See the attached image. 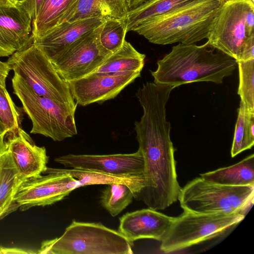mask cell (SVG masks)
Wrapping results in <instances>:
<instances>
[{
  "instance_id": "cell-1",
  "label": "cell",
  "mask_w": 254,
  "mask_h": 254,
  "mask_svg": "<svg viewBox=\"0 0 254 254\" xmlns=\"http://www.w3.org/2000/svg\"><path fill=\"white\" fill-rule=\"evenodd\" d=\"M134 125L144 167V186L134 198L149 208L164 210L178 200L181 189L177 180L170 123L165 115L152 113L142 117Z\"/></svg>"
},
{
  "instance_id": "cell-2",
  "label": "cell",
  "mask_w": 254,
  "mask_h": 254,
  "mask_svg": "<svg viewBox=\"0 0 254 254\" xmlns=\"http://www.w3.org/2000/svg\"><path fill=\"white\" fill-rule=\"evenodd\" d=\"M210 48L207 42L200 46L179 43L173 46L157 61L156 70L150 71L153 82L174 88L196 82L222 83L225 77L233 74L237 62Z\"/></svg>"
},
{
  "instance_id": "cell-3",
  "label": "cell",
  "mask_w": 254,
  "mask_h": 254,
  "mask_svg": "<svg viewBox=\"0 0 254 254\" xmlns=\"http://www.w3.org/2000/svg\"><path fill=\"white\" fill-rule=\"evenodd\" d=\"M224 1L193 0L132 31L155 44H195L207 39L213 20Z\"/></svg>"
},
{
  "instance_id": "cell-4",
  "label": "cell",
  "mask_w": 254,
  "mask_h": 254,
  "mask_svg": "<svg viewBox=\"0 0 254 254\" xmlns=\"http://www.w3.org/2000/svg\"><path fill=\"white\" fill-rule=\"evenodd\" d=\"M208 45L238 61L254 59V1L225 0L214 18Z\"/></svg>"
},
{
  "instance_id": "cell-5",
  "label": "cell",
  "mask_w": 254,
  "mask_h": 254,
  "mask_svg": "<svg viewBox=\"0 0 254 254\" xmlns=\"http://www.w3.org/2000/svg\"><path fill=\"white\" fill-rule=\"evenodd\" d=\"M130 243L119 231L101 223L73 220L58 238L43 241L41 254H130Z\"/></svg>"
},
{
  "instance_id": "cell-6",
  "label": "cell",
  "mask_w": 254,
  "mask_h": 254,
  "mask_svg": "<svg viewBox=\"0 0 254 254\" xmlns=\"http://www.w3.org/2000/svg\"><path fill=\"white\" fill-rule=\"evenodd\" d=\"M254 186H228L200 177L183 188L178 200L184 211L198 214L246 215L253 204Z\"/></svg>"
},
{
  "instance_id": "cell-7",
  "label": "cell",
  "mask_w": 254,
  "mask_h": 254,
  "mask_svg": "<svg viewBox=\"0 0 254 254\" xmlns=\"http://www.w3.org/2000/svg\"><path fill=\"white\" fill-rule=\"evenodd\" d=\"M13 93L32 121L30 133L61 141L77 133L75 122L77 106L38 95L17 75L12 78Z\"/></svg>"
},
{
  "instance_id": "cell-8",
  "label": "cell",
  "mask_w": 254,
  "mask_h": 254,
  "mask_svg": "<svg viewBox=\"0 0 254 254\" xmlns=\"http://www.w3.org/2000/svg\"><path fill=\"white\" fill-rule=\"evenodd\" d=\"M10 70L36 94L77 106L68 84L58 74L45 55L33 44L15 52L6 61Z\"/></svg>"
},
{
  "instance_id": "cell-9",
  "label": "cell",
  "mask_w": 254,
  "mask_h": 254,
  "mask_svg": "<svg viewBox=\"0 0 254 254\" xmlns=\"http://www.w3.org/2000/svg\"><path fill=\"white\" fill-rule=\"evenodd\" d=\"M245 215L198 214L184 211L174 217L161 240L165 253L178 251L222 234L242 221Z\"/></svg>"
},
{
  "instance_id": "cell-10",
  "label": "cell",
  "mask_w": 254,
  "mask_h": 254,
  "mask_svg": "<svg viewBox=\"0 0 254 254\" xmlns=\"http://www.w3.org/2000/svg\"><path fill=\"white\" fill-rule=\"evenodd\" d=\"M24 180L18 186L14 200L21 211L34 206L54 204L67 196L75 189L81 187L71 175L51 171Z\"/></svg>"
},
{
  "instance_id": "cell-11",
  "label": "cell",
  "mask_w": 254,
  "mask_h": 254,
  "mask_svg": "<svg viewBox=\"0 0 254 254\" xmlns=\"http://www.w3.org/2000/svg\"><path fill=\"white\" fill-rule=\"evenodd\" d=\"M101 26L79 38L52 62L64 81L68 83L92 73L111 55L100 45Z\"/></svg>"
},
{
  "instance_id": "cell-12",
  "label": "cell",
  "mask_w": 254,
  "mask_h": 254,
  "mask_svg": "<svg viewBox=\"0 0 254 254\" xmlns=\"http://www.w3.org/2000/svg\"><path fill=\"white\" fill-rule=\"evenodd\" d=\"M141 72H92L68 82L72 97L82 106L115 98L125 87L140 77Z\"/></svg>"
},
{
  "instance_id": "cell-13",
  "label": "cell",
  "mask_w": 254,
  "mask_h": 254,
  "mask_svg": "<svg viewBox=\"0 0 254 254\" xmlns=\"http://www.w3.org/2000/svg\"><path fill=\"white\" fill-rule=\"evenodd\" d=\"M55 161L66 168H79L119 176H140L144 163L141 152L108 155H64Z\"/></svg>"
},
{
  "instance_id": "cell-14",
  "label": "cell",
  "mask_w": 254,
  "mask_h": 254,
  "mask_svg": "<svg viewBox=\"0 0 254 254\" xmlns=\"http://www.w3.org/2000/svg\"><path fill=\"white\" fill-rule=\"evenodd\" d=\"M33 41L32 21L23 8L0 0V57H9Z\"/></svg>"
},
{
  "instance_id": "cell-15",
  "label": "cell",
  "mask_w": 254,
  "mask_h": 254,
  "mask_svg": "<svg viewBox=\"0 0 254 254\" xmlns=\"http://www.w3.org/2000/svg\"><path fill=\"white\" fill-rule=\"evenodd\" d=\"M4 141L23 181L41 175L47 169L49 156L45 147L37 146L22 128L8 132Z\"/></svg>"
},
{
  "instance_id": "cell-16",
  "label": "cell",
  "mask_w": 254,
  "mask_h": 254,
  "mask_svg": "<svg viewBox=\"0 0 254 254\" xmlns=\"http://www.w3.org/2000/svg\"><path fill=\"white\" fill-rule=\"evenodd\" d=\"M174 218L149 207L137 210L119 219L118 231L132 244L143 239L161 242Z\"/></svg>"
},
{
  "instance_id": "cell-17",
  "label": "cell",
  "mask_w": 254,
  "mask_h": 254,
  "mask_svg": "<svg viewBox=\"0 0 254 254\" xmlns=\"http://www.w3.org/2000/svg\"><path fill=\"white\" fill-rule=\"evenodd\" d=\"M105 20L91 18L72 22L64 21L34 39L37 47L53 62L79 38L101 25Z\"/></svg>"
},
{
  "instance_id": "cell-18",
  "label": "cell",
  "mask_w": 254,
  "mask_h": 254,
  "mask_svg": "<svg viewBox=\"0 0 254 254\" xmlns=\"http://www.w3.org/2000/svg\"><path fill=\"white\" fill-rule=\"evenodd\" d=\"M128 11L127 0H73L59 24L91 18L125 19Z\"/></svg>"
},
{
  "instance_id": "cell-19",
  "label": "cell",
  "mask_w": 254,
  "mask_h": 254,
  "mask_svg": "<svg viewBox=\"0 0 254 254\" xmlns=\"http://www.w3.org/2000/svg\"><path fill=\"white\" fill-rule=\"evenodd\" d=\"M23 181L10 152L0 156V220L19 208L14 196Z\"/></svg>"
},
{
  "instance_id": "cell-20",
  "label": "cell",
  "mask_w": 254,
  "mask_h": 254,
  "mask_svg": "<svg viewBox=\"0 0 254 254\" xmlns=\"http://www.w3.org/2000/svg\"><path fill=\"white\" fill-rule=\"evenodd\" d=\"M204 180L228 186H254V155L230 166L200 174Z\"/></svg>"
},
{
  "instance_id": "cell-21",
  "label": "cell",
  "mask_w": 254,
  "mask_h": 254,
  "mask_svg": "<svg viewBox=\"0 0 254 254\" xmlns=\"http://www.w3.org/2000/svg\"><path fill=\"white\" fill-rule=\"evenodd\" d=\"M53 172L68 174L77 180L81 187L92 185H108L112 183L124 184L134 191L138 192L144 186L143 176H119L79 168L57 169L47 167Z\"/></svg>"
},
{
  "instance_id": "cell-22",
  "label": "cell",
  "mask_w": 254,
  "mask_h": 254,
  "mask_svg": "<svg viewBox=\"0 0 254 254\" xmlns=\"http://www.w3.org/2000/svg\"><path fill=\"white\" fill-rule=\"evenodd\" d=\"M193 0H147L129 10L126 17L127 31L164 16Z\"/></svg>"
},
{
  "instance_id": "cell-23",
  "label": "cell",
  "mask_w": 254,
  "mask_h": 254,
  "mask_svg": "<svg viewBox=\"0 0 254 254\" xmlns=\"http://www.w3.org/2000/svg\"><path fill=\"white\" fill-rule=\"evenodd\" d=\"M145 55L138 52L126 40L122 47L109 55L93 72L115 73L133 71L141 72Z\"/></svg>"
},
{
  "instance_id": "cell-24",
  "label": "cell",
  "mask_w": 254,
  "mask_h": 254,
  "mask_svg": "<svg viewBox=\"0 0 254 254\" xmlns=\"http://www.w3.org/2000/svg\"><path fill=\"white\" fill-rule=\"evenodd\" d=\"M73 0H43L39 13L32 21L34 39L58 25Z\"/></svg>"
},
{
  "instance_id": "cell-25",
  "label": "cell",
  "mask_w": 254,
  "mask_h": 254,
  "mask_svg": "<svg viewBox=\"0 0 254 254\" xmlns=\"http://www.w3.org/2000/svg\"><path fill=\"white\" fill-rule=\"evenodd\" d=\"M254 144V112L247 110L240 101L231 150L232 157L251 149Z\"/></svg>"
},
{
  "instance_id": "cell-26",
  "label": "cell",
  "mask_w": 254,
  "mask_h": 254,
  "mask_svg": "<svg viewBox=\"0 0 254 254\" xmlns=\"http://www.w3.org/2000/svg\"><path fill=\"white\" fill-rule=\"evenodd\" d=\"M106 185L102 191L100 203L112 216L115 217L131 203L134 191L124 184L112 183Z\"/></svg>"
},
{
  "instance_id": "cell-27",
  "label": "cell",
  "mask_w": 254,
  "mask_h": 254,
  "mask_svg": "<svg viewBox=\"0 0 254 254\" xmlns=\"http://www.w3.org/2000/svg\"><path fill=\"white\" fill-rule=\"evenodd\" d=\"M127 32L126 18L106 20L101 25L99 34L100 45L112 54L122 47Z\"/></svg>"
},
{
  "instance_id": "cell-28",
  "label": "cell",
  "mask_w": 254,
  "mask_h": 254,
  "mask_svg": "<svg viewBox=\"0 0 254 254\" xmlns=\"http://www.w3.org/2000/svg\"><path fill=\"white\" fill-rule=\"evenodd\" d=\"M237 62L239 76L238 94L246 108L254 112V59Z\"/></svg>"
},
{
  "instance_id": "cell-29",
  "label": "cell",
  "mask_w": 254,
  "mask_h": 254,
  "mask_svg": "<svg viewBox=\"0 0 254 254\" xmlns=\"http://www.w3.org/2000/svg\"><path fill=\"white\" fill-rule=\"evenodd\" d=\"M22 108L16 106L6 88L0 87V119L8 129L13 132L21 128Z\"/></svg>"
},
{
  "instance_id": "cell-30",
  "label": "cell",
  "mask_w": 254,
  "mask_h": 254,
  "mask_svg": "<svg viewBox=\"0 0 254 254\" xmlns=\"http://www.w3.org/2000/svg\"><path fill=\"white\" fill-rule=\"evenodd\" d=\"M43 0H26L21 6L33 21L38 15Z\"/></svg>"
},
{
  "instance_id": "cell-31",
  "label": "cell",
  "mask_w": 254,
  "mask_h": 254,
  "mask_svg": "<svg viewBox=\"0 0 254 254\" xmlns=\"http://www.w3.org/2000/svg\"><path fill=\"white\" fill-rule=\"evenodd\" d=\"M38 252L31 249L17 247H6L0 245V254H33Z\"/></svg>"
},
{
  "instance_id": "cell-32",
  "label": "cell",
  "mask_w": 254,
  "mask_h": 254,
  "mask_svg": "<svg viewBox=\"0 0 254 254\" xmlns=\"http://www.w3.org/2000/svg\"><path fill=\"white\" fill-rule=\"evenodd\" d=\"M8 130L0 119V156L7 151L4 138Z\"/></svg>"
},
{
  "instance_id": "cell-33",
  "label": "cell",
  "mask_w": 254,
  "mask_h": 254,
  "mask_svg": "<svg viewBox=\"0 0 254 254\" xmlns=\"http://www.w3.org/2000/svg\"><path fill=\"white\" fill-rule=\"evenodd\" d=\"M10 69L6 62L0 61V87L5 88V80Z\"/></svg>"
},
{
  "instance_id": "cell-34",
  "label": "cell",
  "mask_w": 254,
  "mask_h": 254,
  "mask_svg": "<svg viewBox=\"0 0 254 254\" xmlns=\"http://www.w3.org/2000/svg\"><path fill=\"white\" fill-rule=\"evenodd\" d=\"M147 0H127L128 10L132 9Z\"/></svg>"
},
{
  "instance_id": "cell-35",
  "label": "cell",
  "mask_w": 254,
  "mask_h": 254,
  "mask_svg": "<svg viewBox=\"0 0 254 254\" xmlns=\"http://www.w3.org/2000/svg\"><path fill=\"white\" fill-rule=\"evenodd\" d=\"M10 2L15 4L21 5L26 0H8Z\"/></svg>"
},
{
  "instance_id": "cell-36",
  "label": "cell",
  "mask_w": 254,
  "mask_h": 254,
  "mask_svg": "<svg viewBox=\"0 0 254 254\" xmlns=\"http://www.w3.org/2000/svg\"><path fill=\"white\" fill-rule=\"evenodd\" d=\"M253 0V1H254V0Z\"/></svg>"
}]
</instances>
